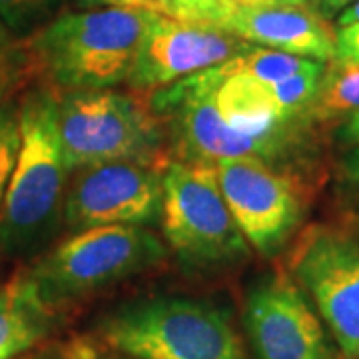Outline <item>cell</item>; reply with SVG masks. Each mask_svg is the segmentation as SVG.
I'll use <instances>...</instances> for the list:
<instances>
[{
  "mask_svg": "<svg viewBox=\"0 0 359 359\" xmlns=\"http://www.w3.org/2000/svg\"><path fill=\"white\" fill-rule=\"evenodd\" d=\"M146 14L134 4L62 13L16 40L13 72L34 74L56 92L118 86L128 80L136 60Z\"/></svg>",
  "mask_w": 359,
  "mask_h": 359,
  "instance_id": "cell-1",
  "label": "cell"
},
{
  "mask_svg": "<svg viewBox=\"0 0 359 359\" xmlns=\"http://www.w3.org/2000/svg\"><path fill=\"white\" fill-rule=\"evenodd\" d=\"M68 168L56 92L30 90L20 102V150L0 210V257L30 262L50 250L62 226Z\"/></svg>",
  "mask_w": 359,
  "mask_h": 359,
  "instance_id": "cell-2",
  "label": "cell"
},
{
  "mask_svg": "<svg viewBox=\"0 0 359 359\" xmlns=\"http://www.w3.org/2000/svg\"><path fill=\"white\" fill-rule=\"evenodd\" d=\"M108 349L132 359H248L230 311L205 299L156 295L112 311Z\"/></svg>",
  "mask_w": 359,
  "mask_h": 359,
  "instance_id": "cell-3",
  "label": "cell"
},
{
  "mask_svg": "<svg viewBox=\"0 0 359 359\" xmlns=\"http://www.w3.org/2000/svg\"><path fill=\"white\" fill-rule=\"evenodd\" d=\"M56 92V90H54ZM58 132L68 172L102 162L168 166V136L148 102L112 88L56 92Z\"/></svg>",
  "mask_w": 359,
  "mask_h": 359,
  "instance_id": "cell-4",
  "label": "cell"
},
{
  "mask_svg": "<svg viewBox=\"0 0 359 359\" xmlns=\"http://www.w3.org/2000/svg\"><path fill=\"white\" fill-rule=\"evenodd\" d=\"M166 259V245L146 226H102L78 231L26 268L48 308L72 302L152 269Z\"/></svg>",
  "mask_w": 359,
  "mask_h": 359,
  "instance_id": "cell-5",
  "label": "cell"
},
{
  "mask_svg": "<svg viewBox=\"0 0 359 359\" xmlns=\"http://www.w3.org/2000/svg\"><path fill=\"white\" fill-rule=\"evenodd\" d=\"M162 182L160 222L184 266L230 268L250 257V244L222 196L214 164L170 160Z\"/></svg>",
  "mask_w": 359,
  "mask_h": 359,
  "instance_id": "cell-6",
  "label": "cell"
},
{
  "mask_svg": "<svg viewBox=\"0 0 359 359\" xmlns=\"http://www.w3.org/2000/svg\"><path fill=\"white\" fill-rule=\"evenodd\" d=\"M148 104L166 130L176 160L182 162L216 164L224 158H259L273 162L295 136V132L254 136L230 128L214 100L212 68L154 90Z\"/></svg>",
  "mask_w": 359,
  "mask_h": 359,
  "instance_id": "cell-7",
  "label": "cell"
},
{
  "mask_svg": "<svg viewBox=\"0 0 359 359\" xmlns=\"http://www.w3.org/2000/svg\"><path fill=\"white\" fill-rule=\"evenodd\" d=\"M164 170L150 162H102L72 170L62 226L70 233L102 226H152L162 218Z\"/></svg>",
  "mask_w": 359,
  "mask_h": 359,
  "instance_id": "cell-8",
  "label": "cell"
},
{
  "mask_svg": "<svg viewBox=\"0 0 359 359\" xmlns=\"http://www.w3.org/2000/svg\"><path fill=\"white\" fill-rule=\"evenodd\" d=\"M290 273L311 297L335 344L359 359V240L347 231L313 226L287 259Z\"/></svg>",
  "mask_w": 359,
  "mask_h": 359,
  "instance_id": "cell-9",
  "label": "cell"
},
{
  "mask_svg": "<svg viewBox=\"0 0 359 359\" xmlns=\"http://www.w3.org/2000/svg\"><path fill=\"white\" fill-rule=\"evenodd\" d=\"M218 184L248 244L273 256L302 219L304 200L287 172L259 158H224L216 164Z\"/></svg>",
  "mask_w": 359,
  "mask_h": 359,
  "instance_id": "cell-10",
  "label": "cell"
},
{
  "mask_svg": "<svg viewBox=\"0 0 359 359\" xmlns=\"http://www.w3.org/2000/svg\"><path fill=\"white\" fill-rule=\"evenodd\" d=\"M140 48L126 80L134 92L166 88L182 78L218 66L252 44L218 26L198 25L146 8Z\"/></svg>",
  "mask_w": 359,
  "mask_h": 359,
  "instance_id": "cell-11",
  "label": "cell"
},
{
  "mask_svg": "<svg viewBox=\"0 0 359 359\" xmlns=\"http://www.w3.org/2000/svg\"><path fill=\"white\" fill-rule=\"evenodd\" d=\"M244 321L257 359H334L320 318L283 271L262 276L248 290Z\"/></svg>",
  "mask_w": 359,
  "mask_h": 359,
  "instance_id": "cell-12",
  "label": "cell"
},
{
  "mask_svg": "<svg viewBox=\"0 0 359 359\" xmlns=\"http://www.w3.org/2000/svg\"><path fill=\"white\" fill-rule=\"evenodd\" d=\"M219 28L252 46L318 62H332L335 58V28L311 6L285 2L242 6L231 13Z\"/></svg>",
  "mask_w": 359,
  "mask_h": 359,
  "instance_id": "cell-13",
  "label": "cell"
},
{
  "mask_svg": "<svg viewBox=\"0 0 359 359\" xmlns=\"http://www.w3.org/2000/svg\"><path fill=\"white\" fill-rule=\"evenodd\" d=\"M56 313L39 295L26 268L0 285V359H13L50 335Z\"/></svg>",
  "mask_w": 359,
  "mask_h": 359,
  "instance_id": "cell-14",
  "label": "cell"
},
{
  "mask_svg": "<svg viewBox=\"0 0 359 359\" xmlns=\"http://www.w3.org/2000/svg\"><path fill=\"white\" fill-rule=\"evenodd\" d=\"M334 62V60H332ZM359 110V68L334 62L325 66L320 88L309 106L308 118L330 120Z\"/></svg>",
  "mask_w": 359,
  "mask_h": 359,
  "instance_id": "cell-15",
  "label": "cell"
},
{
  "mask_svg": "<svg viewBox=\"0 0 359 359\" xmlns=\"http://www.w3.org/2000/svg\"><path fill=\"white\" fill-rule=\"evenodd\" d=\"M282 0H124L122 4H134L158 13L174 16L180 20L198 25L222 26V22L242 6L276 4Z\"/></svg>",
  "mask_w": 359,
  "mask_h": 359,
  "instance_id": "cell-16",
  "label": "cell"
},
{
  "mask_svg": "<svg viewBox=\"0 0 359 359\" xmlns=\"http://www.w3.org/2000/svg\"><path fill=\"white\" fill-rule=\"evenodd\" d=\"M65 0H0V18L16 40L28 39L60 16Z\"/></svg>",
  "mask_w": 359,
  "mask_h": 359,
  "instance_id": "cell-17",
  "label": "cell"
},
{
  "mask_svg": "<svg viewBox=\"0 0 359 359\" xmlns=\"http://www.w3.org/2000/svg\"><path fill=\"white\" fill-rule=\"evenodd\" d=\"M20 150V106L0 100V210Z\"/></svg>",
  "mask_w": 359,
  "mask_h": 359,
  "instance_id": "cell-18",
  "label": "cell"
},
{
  "mask_svg": "<svg viewBox=\"0 0 359 359\" xmlns=\"http://www.w3.org/2000/svg\"><path fill=\"white\" fill-rule=\"evenodd\" d=\"M94 347L80 339L70 341H42L36 347L13 359H90Z\"/></svg>",
  "mask_w": 359,
  "mask_h": 359,
  "instance_id": "cell-19",
  "label": "cell"
},
{
  "mask_svg": "<svg viewBox=\"0 0 359 359\" xmlns=\"http://www.w3.org/2000/svg\"><path fill=\"white\" fill-rule=\"evenodd\" d=\"M334 62L359 68V25L335 28Z\"/></svg>",
  "mask_w": 359,
  "mask_h": 359,
  "instance_id": "cell-20",
  "label": "cell"
},
{
  "mask_svg": "<svg viewBox=\"0 0 359 359\" xmlns=\"http://www.w3.org/2000/svg\"><path fill=\"white\" fill-rule=\"evenodd\" d=\"M349 25H359V0H353L349 6H346L337 18V28Z\"/></svg>",
  "mask_w": 359,
  "mask_h": 359,
  "instance_id": "cell-21",
  "label": "cell"
},
{
  "mask_svg": "<svg viewBox=\"0 0 359 359\" xmlns=\"http://www.w3.org/2000/svg\"><path fill=\"white\" fill-rule=\"evenodd\" d=\"M13 52V50H11ZM11 52L8 54H0V100L4 88L8 86V80L13 76V62H11Z\"/></svg>",
  "mask_w": 359,
  "mask_h": 359,
  "instance_id": "cell-22",
  "label": "cell"
},
{
  "mask_svg": "<svg viewBox=\"0 0 359 359\" xmlns=\"http://www.w3.org/2000/svg\"><path fill=\"white\" fill-rule=\"evenodd\" d=\"M344 138L347 142H353V144H359V110L349 114L346 122V128H344Z\"/></svg>",
  "mask_w": 359,
  "mask_h": 359,
  "instance_id": "cell-23",
  "label": "cell"
},
{
  "mask_svg": "<svg viewBox=\"0 0 359 359\" xmlns=\"http://www.w3.org/2000/svg\"><path fill=\"white\" fill-rule=\"evenodd\" d=\"M351 2H353V0H320L318 6H320V13L323 14V16H330V14L344 11V8L349 6Z\"/></svg>",
  "mask_w": 359,
  "mask_h": 359,
  "instance_id": "cell-24",
  "label": "cell"
},
{
  "mask_svg": "<svg viewBox=\"0 0 359 359\" xmlns=\"http://www.w3.org/2000/svg\"><path fill=\"white\" fill-rule=\"evenodd\" d=\"M14 44H16V39L11 34V30L4 26L2 18H0V54H8L14 48Z\"/></svg>",
  "mask_w": 359,
  "mask_h": 359,
  "instance_id": "cell-25",
  "label": "cell"
},
{
  "mask_svg": "<svg viewBox=\"0 0 359 359\" xmlns=\"http://www.w3.org/2000/svg\"><path fill=\"white\" fill-rule=\"evenodd\" d=\"M347 172H349V176L355 180V182H359V150L349 158V162H347Z\"/></svg>",
  "mask_w": 359,
  "mask_h": 359,
  "instance_id": "cell-26",
  "label": "cell"
},
{
  "mask_svg": "<svg viewBox=\"0 0 359 359\" xmlns=\"http://www.w3.org/2000/svg\"><path fill=\"white\" fill-rule=\"evenodd\" d=\"M90 359H132V358H126V355H122V353H116V351H112V349H110V353L102 355V353H98V351L94 349V353H92V358Z\"/></svg>",
  "mask_w": 359,
  "mask_h": 359,
  "instance_id": "cell-27",
  "label": "cell"
},
{
  "mask_svg": "<svg viewBox=\"0 0 359 359\" xmlns=\"http://www.w3.org/2000/svg\"><path fill=\"white\" fill-rule=\"evenodd\" d=\"M282 2H285V4H299V6H311V4L318 6L320 0H282Z\"/></svg>",
  "mask_w": 359,
  "mask_h": 359,
  "instance_id": "cell-28",
  "label": "cell"
},
{
  "mask_svg": "<svg viewBox=\"0 0 359 359\" xmlns=\"http://www.w3.org/2000/svg\"><path fill=\"white\" fill-rule=\"evenodd\" d=\"M86 4H112V0H84Z\"/></svg>",
  "mask_w": 359,
  "mask_h": 359,
  "instance_id": "cell-29",
  "label": "cell"
},
{
  "mask_svg": "<svg viewBox=\"0 0 359 359\" xmlns=\"http://www.w3.org/2000/svg\"><path fill=\"white\" fill-rule=\"evenodd\" d=\"M124 0H112V4H122Z\"/></svg>",
  "mask_w": 359,
  "mask_h": 359,
  "instance_id": "cell-30",
  "label": "cell"
}]
</instances>
